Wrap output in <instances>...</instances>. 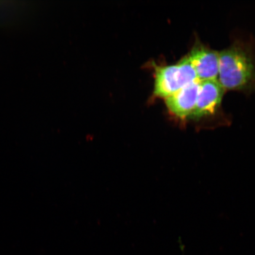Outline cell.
<instances>
[{"mask_svg": "<svg viewBox=\"0 0 255 255\" xmlns=\"http://www.w3.org/2000/svg\"><path fill=\"white\" fill-rule=\"evenodd\" d=\"M218 81L225 90H245L255 83V63L251 51L235 43L219 53Z\"/></svg>", "mask_w": 255, "mask_h": 255, "instance_id": "obj_1", "label": "cell"}, {"mask_svg": "<svg viewBox=\"0 0 255 255\" xmlns=\"http://www.w3.org/2000/svg\"><path fill=\"white\" fill-rule=\"evenodd\" d=\"M196 81V72L187 56L175 65L155 67L154 94L165 99Z\"/></svg>", "mask_w": 255, "mask_h": 255, "instance_id": "obj_2", "label": "cell"}, {"mask_svg": "<svg viewBox=\"0 0 255 255\" xmlns=\"http://www.w3.org/2000/svg\"><path fill=\"white\" fill-rule=\"evenodd\" d=\"M225 91L218 80L200 82L196 107L189 120L200 121L215 114Z\"/></svg>", "mask_w": 255, "mask_h": 255, "instance_id": "obj_3", "label": "cell"}, {"mask_svg": "<svg viewBox=\"0 0 255 255\" xmlns=\"http://www.w3.org/2000/svg\"><path fill=\"white\" fill-rule=\"evenodd\" d=\"M200 82L218 80L219 53L197 44L188 55Z\"/></svg>", "mask_w": 255, "mask_h": 255, "instance_id": "obj_4", "label": "cell"}, {"mask_svg": "<svg viewBox=\"0 0 255 255\" xmlns=\"http://www.w3.org/2000/svg\"><path fill=\"white\" fill-rule=\"evenodd\" d=\"M200 82L196 81L165 99L170 113L181 120H189L195 108Z\"/></svg>", "mask_w": 255, "mask_h": 255, "instance_id": "obj_5", "label": "cell"}]
</instances>
